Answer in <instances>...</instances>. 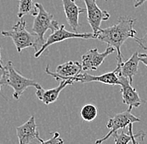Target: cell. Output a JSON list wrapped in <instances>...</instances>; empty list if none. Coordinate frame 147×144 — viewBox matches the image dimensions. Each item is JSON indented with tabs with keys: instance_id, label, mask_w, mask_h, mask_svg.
<instances>
[{
	"instance_id": "1",
	"label": "cell",
	"mask_w": 147,
	"mask_h": 144,
	"mask_svg": "<svg viewBox=\"0 0 147 144\" xmlns=\"http://www.w3.org/2000/svg\"><path fill=\"white\" fill-rule=\"evenodd\" d=\"M136 20L129 17H119L115 25L100 28L96 34V39L115 48L118 64L123 63L120 50L122 45L128 38H134L136 35V31L134 28Z\"/></svg>"
},
{
	"instance_id": "2",
	"label": "cell",
	"mask_w": 147,
	"mask_h": 144,
	"mask_svg": "<svg viewBox=\"0 0 147 144\" xmlns=\"http://www.w3.org/2000/svg\"><path fill=\"white\" fill-rule=\"evenodd\" d=\"M1 34L3 37L10 38L13 40L19 54L28 48H34L35 53L39 50L38 37L34 33H31L28 31L26 28V21L23 18H20V20L13 26L12 29L2 31Z\"/></svg>"
},
{
	"instance_id": "3",
	"label": "cell",
	"mask_w": 147,
	"mask_h": 144,
	"mask_svg": "<svg viewBox=\"0 0 147 144\" xmlns=\"http://www.w3.org/2000/svg\"><path fill=\"white\" fill-rule=\"evenodd\" d=\"M5 74L3 78V85H9L13 89V98L18 100L23 95L24 91L29 87H34L36 89H39L42 86L34 79L27 78L21 75L18 71L14 69L12 61H8L4 66Z\"/></svg>"
},
{
	"instance_id": "4",
	"label": "cell",
	"mask_w": 147,
	"mask_h": 144,
	"mask_svg": "<svg viewBox=\"0 0 147 144\" xmlns=\"http://www.w3.org/2000/svg\"><path fill=\"white\" fill-rule=\"evenodd\" d=\"M36 6L38 8V14L34 17L32 30L38 37L40 50L45 43V35L46 32L48 30H51L53 33L59 27V25L56 20H54V15L47 12L41 3H36Z\"/></svg>"
},
{
	"instance_id": "5",
	"label": "cell",
	"mask_w": 147,
	"mask_h": 144,
	"mask_svg": "<svg viewBox=\"0 0 147 144\" xmlns=\"http://www.w3.org/2000/svg\"><path fill=\"white\" fill-rule=\"evenodd\" d=\"M64 27L65 26L64 24L60 25L57 30H55V32H53L48 37V38L45 40V43L41 48V49L34 54V57L36 58H39L43 54H45V52L47 51V49L49 46L53 45L57 43L63 42L67 39H70V38H82V39H94H94H96V36L93 33H75V32H69V31L66 30Z\"/></svg>"
},
{
	"instance_id": "6",
	"label": "cell",
	"mask_w": 147,
	"mask_h": 144,
	"mask_svg": "<svg viewBox=\"0 0 147 144\" xmlns=\"http://www.w3.org/2000/svg\"><path fill=\"white\" fill-rule=\"evenodd\" d=\"M138 122H140V119L139 117H136L135 115H133L131 113V109L129 108L124 112L117 113L116 115L110 117L108 123H106V127L110 129L109 133H107L102 138L97 139L95 141V144L103 143L109 137L113 136V134L117 133L119 129H125L126 127L129 126V124L138 123Z\"/></svg>"
},
{
	"instance_id": "7",
	"label": "cell",
	"mask_w": 147,
	"mask_h": 144,
	"mask_svg": "<svg viewBox=\"0 0 147 144\" xmlns=\"http://www.w3.org/2000/svg\"><path fill=\"white\" fill-rule=\"evenodd\" d=\"M116 52L115 48L108 46L105 52H99L98 48L90 49L81 58V65L84 71H95L105 61V59L111 54Z\"/></svg>"
},
{
	"instance_id": "8",
	"label": "cell",
	"mask_w": 147,
	"mask_h": 144,
	"mask_svg": "<svg viewBox=\"0 0 147 144\" xmlns=\"http://www.w3.org/2000/svg\"><path fill=\"white\" fill-rule=\"evenodd\" d=\"M86 6L87 20L90 25L93 33L96 36L98 31L100 29L102 21H107L110 18L109 12L101 9L96 4L95 0H83Z\"/></svg>"
},
{
	"instance_id": "9",
	"label": "cell",
	"mask_w": 147,
	"mask_h": 144,
	"mask_svg": "<svg viewBox=\"0 0 147 144\" xmlns=\"http://www.w3.org/2000/svg\"><path fill=\"white\" fill-rule=\"evenodd\" d=\"M16 132L19 144H36L37 141L39 143L43 141L39 136L34 116H31L25 123L18 127Z\"/></svg>"
},
{
	"instance_id": "10",
	"label": "cell",
	"mask_w": 147,
	"mask_h": 144,
	"mask_svg": "<svg viewBox=\"0 0 147 144\" xmlns=\"http://www.w3.org/2000/svg\"><path fill=\"white\" fill-rule=\"evenodd\" d=\"M82 65L77 61H69L67 63L59 65L56 68L55 72L49 70V66L47 65L45 68V72L52 76L57 81L60 80H72L74 78L82 72ZM74 82V81H73Z\"/></svg>"
},
{
	"instance_id": "11",
	"label": "cell",
	"mask_w": 147,
	"mask_h": 144,
	"mask_svg": "<svg viewBox=\"0 0 147 144\" xmlns=\"http://www.w3.org/2000/svg\"><path fill=\"white\" fill-rule=\"evenodd\" d=\"M119 77L120 87H121V94L123 102L126 105H128L129 109L133 108H139L141 103L142 100L140 98L136 89L132 86V84L129 82V79L123 76Z\"/></svg>"
},
{
	"instance_id": "12",
	"label": "cell",
	"mask_w": 147,
	"mask_h": 144,
	"mask_svg": "<svg viewBox=\"0 0 147 144\" xmlns=\"http://www.w3.org/2000/svg\"><path fill=\"white\" fill-rule=\"evenodd\" d=\"M118 70L115 68L114 71L106 72L101 75H91L89 73H80L73 79L74 82H79L81 83H88L93 82H98L108 85H120L118 77Z\"/></svg>"
},
{
	"instance_id": "13",
	"label": "cell",
	"mask_w": 147,
	"mask_h": 144,
	"mask_svg": "<svg viewBox=\"0 0 147 144\" xmlns=\"http://www.w3.org/2000/svg\"><path fill=\"white\" fill-rule=\"evenodd\" d=\"M61 1L63 3L66 20L69 25L73 29L74 32L78 33V28L80 27V23H79L80 13L85 12L86 9L80 8L75 3V0H61Z\"/></svg>"
},
{
	"instance_id": "14",
	"label": "cell",
	"mask_w": 147,
	"mask_h": 144,
	"mask_svg": "<svg viewBox=\"0 0 147 144\" xmlns=\"http://www.w3.org/2000/svg\"><path fill=\"white\" fill-rule=\"evenodd\" d=\"M139 63H140L139 53L136 52L135 54H132V56L125 62H123L119 64L117 63L116 68L118 70V72H117L118 76H123V77L127 78L129 82L132 84L134 77L138 72Z\"/></svg>"
},
{
	"instance_id": "15",
	"label": "cell",
	"mask_w": 147,
	"mask_h": 144,
	"mask_svg": "<svg viewBox=\"0 0 147 144\" xmlns=\"http://www.w3.org/2000/svg\"><path fill=\"white\" fill-rule=\"evenodd\" d=\"M74 84V82L72 80H60L59 85L56 87L55 88L48 89L45 90L43 88L36 89V97L42 101L45 104L49 105L50 103L55 102V101L58 99L59 93L62 92L63 89H64L68 85H72Z\"/></svg>"
},
{
	"instance_id": "16",
	"label": "cell",
	"mask_w": 147,
	"mask_h": 144,
	"mask_svg": "<svg viewBox=\"0 0 147 144\" xmlns=\"http://www.w3.org/2000/svg\"><path fill=\"white\" fill-rule=\"evenodd\" d=\"M18 18H23L25 15H31L35 17L38 14V8L36 3L34 0H18Z\"/></svg>"
},
{
	"instance_id": "17",
	"label": "cell",
	"mask_w": 147,
	"mask_h": 144,
	"mask_svg": "<svg viewBox=\"0 0 147 144\" xmlns=\"http://www.w3.org/2000/svg\"><path fill=\"white\" fill-rule=\"evenodd\" d=\"M97 108L93 104L84 105L80 111V116L85 122H91L97 117Z\"/></svg>"
},
{
	"instance_id": "18",
	"label": "cell",
	"mask_w": 147,
	"mask_h": 144,
	"mask_svg": "<svg viewBox=\"0 0 147 144\" xmlns=\"http://www.w3.org/2000/svg\"><path fill=\"white\" fill-rule=\"evenodd\" d=\"M113 137L115 138V144H128L131 142V137L129 133L125 132L124 129H122L121 133H115L113 134Z\"/></svg>"
},
{
	"instance_id": "19",
	"label": "cell",
	"mask_w": 147,
	"mask_h": 144,
	"mask_svg": "<svg viewBox=\"0 0 147 144\" xmlns=\"http://www.w3.org/2000/svg\"><path fill=\"white\" fill-rule=\"evenodd\" d=\"M128 131L129 133V134H130V137H131V143H132V144H139L140 142L138 140H136V138L139 137L140 139L143 140L144 137H145V136H146V133L143 131H140L138 133L134 134V132H133V123L129 124Z\"/></svg>"
},
{
	"instance_id": "20",
	"label": "cell",
	"mask_w": 147,
	"mask_h": 144,
	"mask_svg": "<svg viewBox=\"0 0 147 144\" xmlns=\"http://www.w3.org/2000/svg\"><path fill=\"white\" fill-rule=\"evenodd\" d=\"M64 140L60 137L59 136V133L58 132H55L54 133L53 137L48 140H43L40 144H64Z\"/></svg>"
},
{
	"instance_id": "21",
	"label": "cell",
	"mask_w": 147,
	"mask_h": 144,
	"mask_svg": "<svg viewBox=\"0 0 147 144\" xmlns=\"http://www.w3.org/2000/svg\"><path fill=\"white\" fill-rule=\"evenodd\" d=\"M134 39L136 40V42L140 45V47H141L144 50H146L147 51V29L146 33L145 36L140 38L136 36L134 38Z\"/></svg>"
},
{
	"instance_id": "22",
	"label": "cell",
	"mask_w": 147,
	"mask_h": 144,
	"mask_svg": "<svg viewBox=\"0 0 147 144\" xmlns=\"http://www.w3.org/2000/svg\"><path fill=\"white\" fill-rule=\"evenodd\" d=\"M140 62L143 63L147 67V54H139Z\"/></svg>"
},
{
	"instance_id": "23",
	"label": "cell",
	"mask_w": 147,
	"mask_h": 144,
	"mask_svg": "<svg viewBox=\"0 0 147 144\" xmlns=\"http://www.w3.org/2000/svg\"><path fill=\"white\" fill-rule=\"evenodd\" d=\"M4 74H5V69L1 68H0V88H2V86H3V78H4Z\"/></svg>"
},
{
	"instance_id": "24",
	"label": "cell",
	"mask_w": 147,
	"mask_h": 144,
	"mask_svg": "<svg viewBox=\"0 0 147 144\" xmlns=\"http://www.w3.org/2000/svg\"><path fill=\"white\" fill-rule=\"evenodd\" d=\"M146 1H147V0H141V1H140V2H139L138 3H136L134 7H135V8H138V7H140V6H141V5H142V4H143V3H145V2H146Z\"/></svg>"
},
{
	"instance_id": "25",
	"label": "cell",
	"mask_w": 147,
	"mask_h": 144,
	"mask_svg": "<svg viewBox=\"0 0 147 144\" xmlns=\"http://www.w3.org/2000/svg\"><path fill=\"white\" fill-rule=\"evenodd\" d=\"M0 68H3L4 66L3 64V61H2V56H1V46H0Z\"/></svg>"
},
{
	"instance_id": "26",
	"label": "cell",
	"mask_w": 147,
	"mask_h": 144,
	"mask_svg": "<svg viewBox=\"0 0 147 144\" xmlns=\"http://www.w3.org/2000/svg\"><path fill=\"white\" fill-rule=\"evenodd\" d=\"M135 1H136V3H139V2H140V1H141V0H135Z\"/></svg>"
},
{
	"instance_id": "27",
	"label": "cell",
	"mask_w": 147,
	"mask_h": 144,
	"mask_svg": "<svg viewBox=\"0 0 147 144\" xmlns=\"http://www.w3.org/2000/svg\"><path fill=\"white\" fill-rule=\"evenodd\" d=\"M0 91H1V88H0Z\"/></svg>"
},
{
	"instance_id": "28",
	"label": "cell",
	"mask_w": 147,
	"mask_h": 144,
	"mask_svg": "<svg viewBox=\"0 0 147 144\" xmlns=\"http://www.w3.org/2000/svg\"><path fill=\"white\" fill-rule=\"evenodd\" d=\"M105 1H108V0H105Z\"/></svg>"
}]
</instances>
